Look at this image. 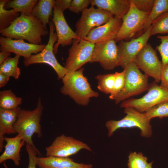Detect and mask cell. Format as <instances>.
Listing matches in <instances>:
<instances>
[{"label":"cell","mask_w":168,"mask_h":168,"mask_svg":"<svg viewBox=\"0 0 168 168\" xmlns=\"http://www.w3.org/2000/svg\"><path fill=\"white\" fill-rule=\"evenodd\" d=\"M1 36L13 39H22L31 44H42V37L49 33L41 22L32 14L20 16L7 28L0 32Z\"/></svg>","instance_id":"obj_1"},{"label":"cell","mask_w":168,"mask_h":168,"mask_svg":"<svg viewBox=\"0 0 168 168\" xmlns=\"http://www.w3.org/2000/svg\"><path fill=\"white\" fill-rule=\"evenodd\" d=\"M84 68L68 72L62 78V94L68 96L77 104L87 105L91 98L97 97L99 93L92 90L87 78L83 74Z\"/></svg>","instance_id":"obj_2"},{"label":"cell","mask_w":168,"mask_h":168,"mask_svg":"<svg viewBox=\"0 0 168 168\" xmlns=\"http://www.w3.org/2000/svg\"><path fill=\"white\" fill-rule=\"evenodd\" d=\"M43 109L41 100L39 97L36 107L34 110H30L20 109L14 124L16 133L22 137L26 144L32 146L39 155L41 154L34 145L32 137L34 134L39 138L42 136L40 122Z\"/></svg>","instance_id":"obj_3"},{"label":"cell","mask_w":168,"mask_h":168,"mask_svg":"<svg viewBox=\"0 0 168 168\" xmlns=\"http://www.w3.org/2000/svg\"><path fill=\"white\" fill-rule=\"evenodd\" d=\"M126 115L118 120L107 121L105 127L108 130V136H111L116 131L120 128H137L141 131L140 134L144 137L149 138L152 135L150 122L145 113H141L131 107L124 108Z\"/></svg>","instance_id":"obj_4"},{"label":"cell","mask_w":168,"mask_h":168,"mask_svg":"<svg viewBox=\"0 0 168 168\" xmlns=\"http://www.w3.org/2000/svg\"><path fill=\"white\" fill-rule=\"evenodd\" d=\"M139 69L134 62L131 63L124 69L125 85L114 100L116 104L148 90V77L142 74Z\"/></svg>","instance_id":"obj_5"},{"label":"cell","mask_w":168,"mask_h":168,"mask_svg":"<svg viewBox=\"0 0 168 168\" xmlns=\"http://www.w3.org/2000/svg\"><path fill=\"white\" fill-rule=\"evenodd\" d=\"M49 37L48 42L45 48L40 53L32 55L29 58H24V66L28 67L31 65L37 63H45L51 67L54 70L58 79H62L67 70L61 65L56 58L54 52L55 43L58 40L56 32H54L55 26L52 21H49Z\"/></svg>","instance_id":"obj_6"},{"label":"cell","mask_w":168,"mask_h":168,"mask_svg":"<svg viewBox=\"0 0 168 168\" xmlns=\"http://www.w3.org/2000/svg\"><path fill=\"white\" fill-rule=\"evenodd\" d=\"M153 82L147 93L141 98H132L121 102V108L131 107L143 113L160 103L168 101V90Z\"/></svg>","instance_id":"obj_7"},{"label":"cell","mask_w":168,"mask_h":168,"mask_svg":"<svg viewBox=\"0 0 168 168\" xmlns=\"http://www.w3.org/2000/svg\"><path fill=\"white\" fill-rule=\"evenodd\" d=\"M130 8L122 19V22L120 29L114 39L116 42L132 37L136 33L143 29L150 12L138 9L132 0H130Z\"/></svg>","instance_id":"obj_8"},{"label":"cell","mask_w":168,"mask_h":168,"mask_svg":"<svg viewBox=\"0 0 168 168\" xmlns=\"http://www.w3.org/2000/svg\"><path fill=\"white\" fill-rule=\"evenodd\" d=\"M113 17L108 11L91 6L82 13L76 24L75 33L79 39H84L92 29L105 24Z\"/></svg>","instance_id":"obj_9"},{"label":"cell","mask_w":168,"mask_h":168,"mask_svg":"<svg viewBox=\"0 0 168 168\" xmlns=\"http://www.w3.org/2000/svg\"><path fill=\"white\" fill-rule=\"evenodd\" d=\"M95 44L85 39H74L68 50L64 68L68 72L76 71L90 62Z\"/></svg>","instance_id":"obj_10"},{"label":"cell","mask_w":168,"mask_h":168,"mask_svg":"<svg viewBox=\"0 0 168 168\" xmlns=\"http://www.w3.org/2000/svg\"><path fill=\"white\" fill-rule=\"evenodd\" d=\"M82 149L92 151L86 143L63 134L57 137L50 145L46 147V155L47 156L69 157Z\"/></svg>","instance_id":"obj_11"},{"label":"cell","mask_w":168,"mask_h":168,"mask_svg":"<svg viewBox=\"0 0 168 168\" xmlns=\"http://www.w3.org/2000/svg\"><path fill=\"white\" fill-rule=\"evenodd\" d=\"M133 62L148 77H152L156 82L160 81L163 66L156 51L150 44L147 43L145 45L137 55Z\"/></svg>","instance_id":"obj_12"},{"label":"cell","mask_w":168,"mask_h":168,"mask_svg":"<svg viewBox=\"0 0 168 168\" xmlns=\"http://www.w3.org/2000/svg\"><path fill=\"white\" fill-rule=\"evenodd\" d=\"M114 40L95 44L90 63H99L103 69L111 70L119 66L118 48Z\"/></svg>","instance_id":"obj_13"},{"label":"cell","mask_w":168,"mask_h":168,"mask_svg":"<svg viewBox=\"0 0 168 168\" xmlns=\"http://www.w3.org/2000/svg\"><path fill=\"white\" fill-rule=\"evenodd\" d=\"M151 28L140 36L128 41L121 40L118 45L119 66L124 69L134 59L141 49L147 43L150 36Z\"/></svg>","instance_id":"obj_14"},{"label":"cell","mask_w":168,"mask_h":168,"mask_svg":"<svg viewBox=\"0 0 168 168\" xmlns=\"http://www.w3.org/2000/svg\"><path fill=\"white\" fill-rule=\"evenodd\" d=\"M52 21L55 26L58 37L57 42L54 47V53L55 54H57L60 45L62 47L67 46L72 44L74 40L79 39L68 25L63 12L55 4Z\"/></svg>","instance_id":"obj_15"},{"label":"cell","mask_w":168,"mask_h":168,"mask_svg":"<svg viewBox=\"0 0 168 168\" xmlns=\"http://www.w3.org/2000/svg\"><path fill=\"white\" fill-rule=\"evenodd\" d=\"M46 44L37 45L26 42L22 39H13L1 36L0 50L14 53L24 58H29L32 55L41 52Z\"/></svg>","instance_id":"obj_16"},{"label":"cell","mask_w":168,"mask_h":168,"mask_svg":"<svg viewBox=\"0 0 168 168\" xmlns=\"http://www.w3.org/2000/svg\"><path fill=\"white\" fill-rule=\"evenodd\" d=\"M122 22V19L114 16L105 24L92 29L84 39L95 44L114 40Z\"/></svg>","instance_id":"obj_17"},{"label":"cell","mask_w":168,"mask_h":168,"mask_svg":"<svg viewBox=\"0 0 168 168\" xmlns=\"http://www.w3.org/2000/svg\"><path fill=\"white\" fill-rule=\"evenodd\" d=\"M37 165L40 168H92L91 164L79 163L69 157L52 156L37 157Z\"/></svg>","instance_id":"obj_18"},{"label":"cell","mask_w":168,"mask_h":168,"mask_svg":"<svg viewBox=\"0 0 168 168\" xmlns=\"http://www.w3.org/2000/svg\"><path fill=\"white\" fill-rule=\"evenodd\" d=\"M5 141L6 144L4 146V151L0 156V163L11 160L16 166H18L21 161V150L24 145L25 142L19 134L13 138L5 137Z\"/></svg>","instance_id":"obj_19"},{"label":"cell","mask_w":168,"mask_h":168,"mask_svg":"<svg viewBox=\"0 0 168 168\" xmlns=\"http://www.w3.org/2000/svg\"><path fill=\"white\" fill-rule=\"evenodd\" d=\"M130 0H91V6L108 11L114 16L122 19L128 11Z\"/></svg>","instance_id":"obj_20"},{"label":"cell","mask_w":168,"mask_h":168,"mask_svg":"<svg viewBox=\"0 0 168 168\" xmlns=\"http://www.w3.org/2000/svg\"><path fill=\"white\" fill-rule=\"evenodd\" d=\"M21 108L8 110L0 108V152H2L5 141L4 135L16 133L14 128Z\"/></svg>","instance_id":"obj_21"},{"label":"cell","mask_w":168,"mask_h":168,"mask_svg":"<svg viewBox=\"0 0 168 168\" xmlns=\"http://www.w3.org/2000/svg\"><path fill=\"white\" fill-rule=\"evenodd\" d=\"M54 0H39L34 7L31 14L39 20L44 27L49 23V18L53 13Z\"/></svg>","instance_id":"obj_22"},{"label":"cell","mask_w":168,"mask_h":168,"mask_svg":"<svg viewBox=\"0 0 168 168\" xmlns=\"http://www.w3.org/2000/svg\"><path fill=\"white\" fill-rule=\"evenodd\" d=\"M20 57L16 54L14 57L7 58L0 65V73L16 79H18L21 74L20 69L18 66Z\"/></svg>","instance_id":"obj_23"},{"label":"cell","mask_w":168,"mask_h":168,"mask_svg":"<svg viewBox=\"0 0 168 168\" xmlns=\"http://www.w3.org/2000/svg\"><path fill=\"white\" fill-rule=\"evenodd\" d=\"M37 0H8L6 3V9L11 8L17 12H20L26 16L31 15L33 8L37 4Z\"/></svg>","instance_id":"obj_24"},{"label":"cell","mask_w":168,"mask_h":168,"mask_svg":"<svg viewBox=\"0 0 168 168\" xmlns=\"http://www.w3.org/2000/svg\"><path fill=\"white\" fill-rule=\"evenodd\" d=\"M8 0H0V32L7 28L20 16L14 10H7L5 6Z\"/></svg>","instance_id":"obj_25"},{"label":"cell","mask_w":168,"mask_h":168,"mask_svg":"<svg viewBox=\"0 0 168 168\" xmlns=\"http://www.w3.org/2000/svg\"><path fill=\"white\" fill-rule=\"evenodd\" d=\"M22 99L17 97L11 90H5L0 92V108L12 110L19 107Z\"/></svg>","instance_id":"obj_26"},{"label":"cell","mask_w":168,"mask_h":168,"mask_svg":"<svg viewBox=\"0 0 168 168\" xmlns=\"http://www.w3.org/2000/svg\"><path fill=\"white\" fill-rule=\"evenodd\" d=\"M168 12V0H155L143 29L145 32L151 26L152 23L164 13Z\"/></svg>","instance_id":"obj_27"},{"label":"cell","mask_w":168,"mask_h":168,"mask_svg":"<svg viewBox=\"0 0 168 168\" xmlns=\"http://www.w3.org/2000/svg\"><path fill=\"white\" fill-rule=\"evenodd\" d=\"M115 77V73L99 74L96 76L98 89L105 94L110 95L113 88Z\"/></svg>","instance_id":"obj_28"},{"label":"cell","mask_w":168,"mask_h":168,"mask_svg":"<svg viewBox=\"0 0 168 168\" xmlns=\"http://www.w3.org/2000/svg\"><path fill=\"white\" fill-rule=\"evenodd\" d=\"M150 28L151 36L157 34H168V12L155 20Z\"/></svg>","instance_id":"obj_29"},{"label":"cell","mask_w":168,"mask_h":168,"mask_svg":"<svg viewBox=\"0 0 168 168\" xmlns=\"http://www.w3.org/2000/svg\"><path fill=\"white\" fill-rule=\"evenodd\" d=\"M144 113L150 120L155 117L162 118L168 117V101L158 104L148 110Z\"/></svg>","instance_id":"obj_30"},{"label":"cell","mask_w":168,"mask_h":168,"mask_svg":"<svg viewBox=\"0 0 168 168\" xmlns=\"http://www.w3.org/2000/svg\"><path fill=\"white\" fill-rule=\"evenodd\" d=\"M147 161L142 153L131 152L128 156V168H145L148 163Z\"/></svg>","instance_id":"obj_31"},{"label":"cell","mask_w":168,"mask_h":168,"mask_svg":"<svg viewBox=\"0 0 168 168\" xmlns=\"http://www.w3.org/2000/svg\"><path fill=\"white\" fill-rule=\"evenodd\" d=\"M115 74V77L113 88L109 96L110 99L113 100L123 89L125 84L124 70L121 72H116Z\"/></svg>","instance_id":"obj_32"},{"label":"cell","mask_w":168,"mask_h":168,"mask_svg":"<svg viewBox=\"0 0 168 168\" xmlns=\"http://www.w3.org/2000/svg\"><path fill=\"white\" fill-rule=\"evenodd\" d=\"M157 38L160 40L161 43L156 46V49L161 55L163 66L168 64V35H158Z\"/></svg>","instance_id":"obj_33"},{"label":"cell","mask_w":168,"mask_h":168,"mask_svg":"<svg viewBox=\"0 0 168 168\" xmlns=\"http://www.w3.org/2000/svg\"><path fill=\"white\" fill-rule=\"evenodd\" d=\"M90 4L91 0H72L69 9L71 12L79 14L87 9Z\"/></svg>","instance_id":"obj_34"},{"label":"cell","mask_w":168,"mask_h":168,"mask_svg":"<svg viewBox=\"0 0 168 168\" xmlns=\"http://www.w3.org/2000/svg\"><path fill=\"white\" fill-rule=\"evenodd\" d=\"M135 7L139 10L150 12L154 4L155 0H132Z\"/></svg>","instance_id":"obj_35"},{"label":"cell","mask_w":168,"mask_h":168,"mask_svg":"<svg viewBox=\"0 0 168 168\" xmlns=\"http://www.w3.org/2000/svg\"><path fill=\"white\" fill-rule=\"evenodd\" d=\"M26 150L27 153L29 157V163L27 168H36L38 154L36 150L31 146L26 144Z\"/></svg>","instance_id":"obj_36"},{"label":"cell","mask_w":168,"mask_h":168,"mask_svg":"<svg viewBox=\"0 0 168 168\" xmlns=\"http://www.w3.org/2000/svg\"><path fill=\"white\" fill-rule=\"evenodd\" d=\"M160 86L168 90V64L163 66L162 70Z\"/></svg>","instance_id":"obj_37"},{"label":"cell","mask_w":168,"mask_h":168,"mask_svg":"<svg viewBox=\"0 0 168 168\" xmlns=\"http://www.w3.org/2000/svg\"><path fill=\"white\" fill-rule=\"evenodd\" d=\"M72 1V0H55L54 4L63 12L69 8Z\"/></svg>","instance_id":"obj_38"},{"label":"cell","mask_w":168,"mask_h":168,"mask_svg":"<svg viewBox=\"0 0 168 168\" xmlns=\"http://www.w3.org/2000/svg\"><path fill=\"white\" fill-rule=\"evenodd\" d=\"M10 77L0 73V87L4 86L8 82Z\"/></svg>","instance_id":"obj_39"},{"label":"cell","mask_w":168,"mask_h":168,"mask_svg":"<svg viewBox=\"0 0 168 168\" xmlns=\"http://www.w3.org/2000/svg\"><path fill=\"white\" fill-rule=\"evenodd\" d=\"M11 55V53L6 51H1L0 53V65L7 58Z\"/></svg>","instance_id":"obj_40"},{"label":"cell","mask_w":168,"mask_h":168,"mask_svg":"<svg viewBox=\"0 0 168 168\" xmlns=\"http://www.w3.org/2000/svg\"><path fill=\"white\" fill-rule=\"evenodd\" d=\"M153 162L152 161L149 163H148L147 166L145 168H152V164Z\"/></svg>","instance_id":"obj_41"},{"label":"cell","mask_w":168,"mask_h":168,"mask_svg":"<svg viewBox=\"0 0 168 168\" xmlns=\"http://www.w3.org/2000/svg\"><path fill=\"white\" fill-rule=\"evenodd\" d=\"M3 166L4 167V168H9L7 166V165L6 163H5V162H3Z\"/></svg>","instance_id":"obj_42"}]
</instances>
